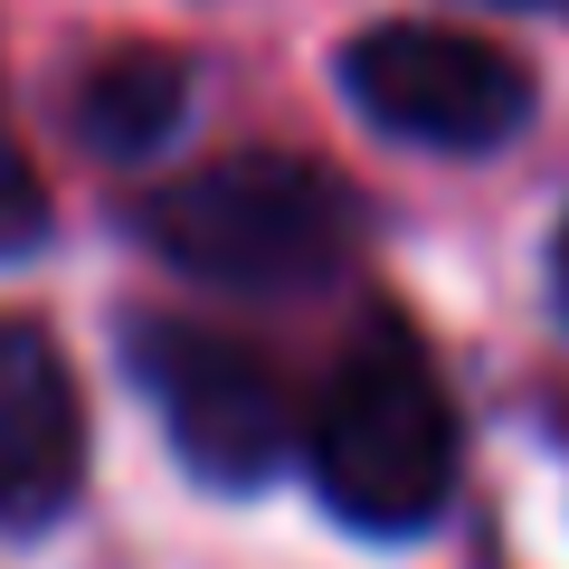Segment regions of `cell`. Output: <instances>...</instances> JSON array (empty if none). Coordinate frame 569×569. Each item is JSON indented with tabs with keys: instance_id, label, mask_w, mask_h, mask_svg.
I'll use <instances>...</instances> for the list:
<instances>
[{
	"instance_id": "1",
	"label": "cell",
	"mask_w": 569,
	"mask_h": 569,
	"mask_svg": "<svg viewBox=\"0 0 569 569\" xmlns=\"http://www.w3.org/2000/svg\"><path fill=\"white\" fill-rule=\"evenodd\" d=\"M313 485L370 541H408L456 493V399L399 313H370L313 399Z\"/></svg>"
},
{
	"instance_id": "9",
	"label": "cell",
	"mask_w": 569,
	"mask_h": 569,
	"mask_svg": "<svg viewBox=\"0 0 569 569\" xmlns=\"http://www.w3.org/2000/svg\"><path fill=\"white\" fill-rule=\"evenodd\" d=\"M512 10H569V0H512Z\"/></svg>"
},
{
	"instance_id": "3",
	"label": "cell",
	"mask_w": 569,
	"mask_h": 569,
	"mask_svg": "<svg viewBox=\"0 0 569 569\" xmlns=\"http://www.w3.org/2000/svg\"><path fill=\"white\" fill-rule=\"evenodd\" d=\"M123 361H133L152 418L171 427V447L200 485H266V475L295 456V399H284L276 361L247 351L238 332L181 323V313H142L123 332Z\"/></svg>"
},
{
	"instance_id": "5",
	"label": "cell",
	"mask_w": 569,
	"mask_h": 569,
	"mask_svg": "<svg viewBox=\"0 0 569 569\" xmlns=\"http://www.w3.org/2000/svg\"><path fill=\"white\" fill-rule=\"evenodd\" d=\"M86 485V399L39 323L0 313V531H48Z\"/></svg>"
},
{
	"instance_id": "7",
	"label": "cell",
	"mask_w": 569,
	"mask_h": 569,
	"mask_svg": "<svg viewBox=\"0 0 569 569\" xmlns=\"http://www.w3.org/2000/svg\"><path fill=\"white\" fill-rule=\"evenodd\" d=\"M48 238V190H39V171L0 142V257H20V247H39Z\"/></svg>"
},
{
	"instance_id": "6",
	"label": "cell",
	"mask_w": 569,
	"mask_h": 569,
	"mask_svg": "<svg viewBox=\"0 0 569 569\" xmlns=\"http://www.w3.org/2000/svg\"><path fill=\"white\" fill-rule=\"evenodd\" d=\"M190 114V67L162 58V48H114L96 77L77 86V133L114 162H142V152H162Z\"/></svg>"
},
{
	"instance_id": "8",
	"label": "cell",
	"mask_w": 569,
	"mask_h": 569,
	"mask_svg": "<svg viewBox=\"0 0 569 569\" xmlns=\"http://www.w3.org/2000/svg\"><path fill=\"white\" fill-rule=\"evenodd\" d=\"M550 284H560V313H569V228H560V247H550Z\"/></svg>"
},
{
	"instance_id": "4",
	"label": "cell",
	"mask_w": 569,
	"mask_h": 569,
	"mask_svg": "<svg viewBox=\"0 0 569 569\" xmlns=\"http://www.w3.org/2000/svg\"><path fill=\"white\" fill-rule=\"evenodd\" d=\"M342 96L418 152H503L531 123V77L493 39L437 20H389L342 48Z\"/></svg>"
},
{
	"instance_id": "2",
	"label": "cell",
	"mask_w": 569,
	"mask_h": 569,
	"mask_svg": "<svg viewBox=\"0 0 569 569\" xmlns=\"http://www.w3.org/2000/svg\"><path fill=\"white\" fill-rule=\"evenodd\" d=\"M142 247L219 295H313L361 247V200L323 162L295 152H228L133 209Z\"/></svg>"
}]
</instances>
